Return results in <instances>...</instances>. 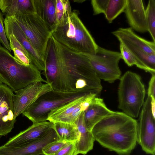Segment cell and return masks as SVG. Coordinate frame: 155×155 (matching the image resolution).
<instances>
[{
  "instance_id": "6da1fadb",
  "label": "cell",
  "mask_w": 155,
  "mask_h": 155,
  "mask_svg": "<svg viewBox=\"0 0 155 155\" xmlns=\"http://www.w3.org/2000/svg\"><path fill=\"white\" fill-rule=\"evenodd\" d=\"M45 69L42 72L54 91L71 92L84 91L99 96L101 80L85 55L73 51L52 36L45 58Z\"/></svg>"
},
{
  "instance_id": "7a4b0ae2",
  "label": "cell",
  "mask_w": 155,
  "mask_h": 155,
  "mask_svg": "<svg viewBox=\"0 0 155 155\" xmlns=\"http://www.w3.org/2000/svg\"><path fill=\"white\" fill-rule=\"evenodd\" d=\"M137 122L123 112L114 111L97 123L91 132L104 147L119 155H130L137 142Z\"/></svg>"
},
{
  "instance_id": "3957f363",
  "label": "cell",
  "mask_w": 155,
  "mask_h": 155,
  "mask_svg": "<svg viewBox=\"0 0 155 155\" xmlns=\"http://www.w3.org/2000/svg\"><path fill=\"white\" fill-rule=\"evenodd\" d=\"M74 10L67 20L51 31L52 36L59 43L74 52L87 55H94L98 45Z\"/></svg>"
},
{
  "instance_id": "277c9868",
  "label": "cell",
  "mask_w": 155,
  "mask_h": 155,
  "mask_svg": "<svg viewBox=\"0 0 155 155\" xmlns=\"http://www.w3.org/2000/svg\"><path fill=\"white\" fill-rule=\"evenodd\" d=\"M0 82L13 91L38 82L48 84L33 64L27 66L18 62L0 43Z\"/></svg>"
},
{
  "instance_id": "5b68a950",
  "label": "cell",
  "mask_w": 155,
  "mask_h": 155,
  "mask_svg": "<svg viewBox=\"0 0 155 155\" xmlns=\"http://www.w3.org/2000/svg\"><path fill=\"white\" fill-rule=\"evenodd\" d=\"M146 90L140 76L127 71L120 78L118 108L133 118L137 117L144 102Z\"/></svg>"
},
{
  "instance_id": "8992f818",
  "label": "cell",
  "mask_w": 155,
  "mask_h": 155,
  "mask_svg": "<svg viewBox=\"0 0 155 155\" xmlns=\"http://www.w3.org/2000/svg\"><path fill=\"white\" fill-rule=\"evenodd\" d=\"M90 93L84 91L65 92L52 90L40 96L22 114L33 123L45 121L52 110Z\"/></svg>"
},
{
  "instance_id": "52a82bcc",
  "label": "cell",
  "mask_w": 155,
  "mask_h": 155,
  "mask_svg": "<svg viewBox=\"0 0 155 155\" xmlns=\"http://www.w3.org/2000/svg\"><path fill=\"white\" fill-rule=\"evenodd\" d=\"M14 16L34 48L45 61L48 43L52 36L49 27L35 13Z\"/></svg>"
},
{
  "instance_id": "ba28073f",
  "label": "cell",
  "mask_w": 155,
  "mask_h": 155,
  "mask_svg": "<svg viewBox=\"0 0 155 155\" xmlns=\"http://www.w3.org/2000/svg\"><path fill=\"white\" fill-rule=\"evenodd\" d=\"M84 54L89 58L100 80L112 83L120 78L121 72L119 63L122 57L120 52L108 50L98 46L94 55Z\"/></svg>"
},
{
  "instance_id": "9c48e42d",
  "label": "cell",
  "mask_w": 155,
  "mask_h": 155,
  "mask_svg": "<svg viewBox=\"0 0 155 155\" xmlns=\"http://www.w3.org/2000/svg\"><path fill=\"white\" fill-rule=\"evenodd\" d=\"M151 101L150 97L147 96L139 114L137 142L146 153L155 155V117L152 113Z\"/></svg>"
},
{
  "instance_id": "30bf717a",
  "label": "cell",
  "mask_w": 155,
  "mask_h": 155,
  "mask_svg": "<svg viewBox=\"0 0 155 155\" xmlns=\"http://www.w3.org/2000/svg\"><path fill=\"white\" fill-rule=\"evenodd\" d=\"M52 90L49 84L38 82L15 91V94L13 95L14 119L27 110L40 96Z\"/></svg>"
},
{
  "instance_id": "8fae6325",
  "label": "cell",
  "mask_w": 155,
  "mask_h": 155,
  "mask_svg": "<svg viewBox=\"0 0 155 155\" xmlns=\"http://www.w3.org/2000/svg\"><path fill=\"white\" fill-rule=\"evenodd\" d=\"M13 92L6 84L0 82V137L5 136L14 127Z\"/></svg>"
},
{
  "instance_id": "7c38bea8",
  "label": "cell",
  "mask_w": 155,
  "mask_h": 155,
  "mask_svg": "<svg viewBox=\"0 0 155 155\" xmlns=\"http://www.w3.org/2000/svg\"><path fill=\"white\" fill-rule=\"evenodd\" d=\"M6 36L13 34L28 54L31 62L39 70L44 71L45 62L38 54L14 16L6 17L4 21Z\"/></svg>"
},
{
  "instance_id": "4fadbf2b",
  "label": "cell",
  "mask_w": 155,
  "mask_h": 155,
  "mask_svg": "<svg viewBox=\"0 0 155 155\" xmlns=\"http://www.w3.org/2000/svg\"><path fill=\"white\" fill-rule=\"evenodd\" d=\"M53 127V123L49 121L33 123L26 129L10 138L3 145L8 147H16L33 142L43 137Z\"/></svg>"
},
{
  "instance_id": "5bb4252c",
  "label": "cell",
  "mask_w": 155,
  "mask_h": 155,
  "mask_svg": "<svg viewBox=\"0 0 155 155\" xmlns=\"http://www.w3.org/2000/svg\"><path fill=\"white\" fill-rule=\"evenodd\" d=\"M53 128L42 138L19 146H0V155H36L43 153V147L48 143L59 139Z\"/></svg>"
},
{
  "instance_id": "9a60e30c",
  "label": "cell",
  "mask_w": 155,
  "mask_h": 155,
  "mask_svg": "<svg viewBox=\"0 0 155 155\" xmlns=\"http://www.w3.org/2000/svg\"><path fill=\"white\" fill-rule=\"evenodd\" d=\"M124 11L132 29L140 33L148 31L145 10L142 0H127Z\"/></svg>"
},
{
  "instance_id": "2e32d148",
  "label": "cell",
  "mask_w": 155,
  "mask_h": 155,
  "mask_svg": "<svg viewBox=\"0 0 155 155\" xmlns=\"http://www.w3.org/2000/svg\"><path fill=\"white\" fill-rule=\"evenodd\" d=\"M113 111L109 109L103 99L97 97L91 105L84 111L85 125L89 131L99 121L106 116L112 113Z\"/></svg>"
},
{
  "instance_id": "e0dca14e",
  "label": "cell",
  "mask_w": 155,
  "mask_h": 155,
  "mask_svg": "<svg viewBox=\"0 0 155 155\" xmlns=\"http://www.w3.org/2000/svg\"><path fill=\"white\" fill-rule=\"evenodd\" d=\"M112 33L120 42H128L138 47L148 54H155V42L147 41L138 36L130 27L119 28Z\"/></svg>"
},
{
  "instance_id": "ac0fdd59",
  "label": "cell",
  "mask_w": 155,
  "mask_h": 155,
  "mask_svg": "<svg viewBox=\"0 0 155 155\" xmlns=\"http://www.w3.org/2000/svg\"><path fill=\"white\" fill-rule=\"evenodd\" d=\"M0 10L6 17L35 13L32 0H0Z\"/></svg>"
},
{
  "instance_id": "d6986e66",
  "label": "cell",
  "mask_w": 155,
  "mask_h": 155,
  "mask_svg": "<svg viewBox=\"0 0 155 155\" xmlns=\"http://www.w3.org/2000/svg\"><path fill=\"white\" fill-rule=\"evenodd\" d=\"M84 111L82 112L74 123L80 134L79 140L75 143L77 155H85L93 147L95 139L91 131L86 127L84 119Z\"/></svg>"
},
{
  "instance_id": "ffe728a7",
  "label": "cell",
  "mask_w": 155,
  "mask_h": 155,
  "mask_svg": "<svg viewBox=\"0 0 155 155\" xmlns=\"http://www.w3.org/2000/svg\"><path fill=\"white\" fill-rule=\"evenodd\" d=\"M55 0H32L35 13L48 25L51 31L56 25Z\"/></svg>"
},
{
  "instance_id": "44dd1931",
  "label": "cell",
  "mask_w": 155,
  "mask_h": 155,
  "mask_svg": "<svg viewBox=\"0 0 155 155\" xmlns=\"http://www.w3.org/2000/svg\"><path fill=\"white\" fill-rule=\"evenodd\" d=\"M87 95L80 97L52 110L48 114L47 120L53 123L60 122L68 116L76 108L80 105Z\"/></svg>"
},
{
  "instance_id": "7402d4cb",
  "label": "cell",
  "mask_w": 155,
  "mask_h": 155,
  "mask_svg": "<svg viewBox=\"0 0 155 155\" xmlns=\"http://www.w3.org/2000/svg\"><path fill=\"white\" fill-rule=\"evenodd\" d=\"M53 124L54 129L59 139L71 143L79 140V133L74 124L56 122Z\"/></svg>"
},
{
  "instance_id": "603a6c76",
  "label": "cell",
  "mask_w": 155,
  "mask_h": 155,
  "mask_svg": "<svg viewBox=\"0 0 155 155\" xmlns=\"http://www.w3.org/2000/svg\"><path fill=\"white\" fill-rule=\"evenodd\" d=\"M9 41L11 49L14 53V58L18 62L25 65L32 64L28 53L13 34L6 35Z\"/></svg>"
},
{
  "instance_id": "cb8c5ba5",
  "label": "cell",
  "mask_w": 155,
  "mask_h": 155,
  "mask_svg": "<svg viewBox=\"0 0 155 155\" xmlns=\"http://www.w3.org/2000/svg\"><path fill=\"white\" fill-rule=\"evenodd\" d=\"M56 25H61L68 19L72 13L70 2L67 0H55Z\"/></svg>"
},
{
  "instance_id": "d4e9b609",
  "label": "cell",
  "mask_w": 155,
  "mask_h": 155,
  "mask_svg": "<svg viewBox=\"0 0 155 155\" xmlns=\"http://www.w3.org/2000/svg\"><path fill=\"white\" fill-rule=\"evenodd\" d=\"M127 0H109L104 15L109 23L123 12L126 7Z\"/></svg>"
},
{
  "instance_id": "484cf974",
  "label": "cell",
  "mask_w": 155,
  "mask_h": 155,
  "mask_svg": "<svg viewBox=\"0 0 155 155\" xmlns=\"http://www.w3.org/2000/svg\"><path fill=\"white\" fill-rule=\"evenodd\" d=\"M148 31L155 42V0H150L145 10Z\"/></svg>"
},
{
  "instance_id": "4316f807",
  "label": "cell",
  "mask_w": 155,
  "mask_h": 155,
  "mask_svg": "<svg viewBox=\"0 0 155 155\" xmlns=\"http://www.w3.org/2000/svg\"><path fill=\"white\" fill-rule=\"evenodd\" d=\"M71 143L59 139L48 143L43 147L42 151L46 155H54L63 147Z\"/></svg>"
},
{
  "instance_id": "83f0119b",
  "label": "cell",
  "mask_w": 155,
  "mask_h": 155,
  "mask_svg": "<svg viewBox=\"0 0 155 155\" xmlns=\"http://www.w3.org/2000/svg\"><path fill=\"white\" fill-rule=\"evenodd\" d=\"M120 49L122 59L128 66L131 67L134 65L137 66V62L134 57L125 45L120 42Z\"/></svg>"
},
{
  "instance_id": "f1b7e54d",
  "label": "cell",
  "mask_w": 155,
  "mask_h": 155,
  "mask_svg": "<svg viewBox=\"0 0 155 155\" xmlns=\"http://www.w3.org/2000/svg\"><path fill=\"white\" fill-rule=\"evenodd\" d=\"M109 0H92L91 4L93 11V15H96L104 14Z\"/></svg>"
},
{
  "instance_id": "f546056e",
  "label": "cell",
  "mask_w": 155,
  "mask_h": 155,
  "mask_svg": "<svg viewBox=\"0 0 155 155\" xmlns=\"http://www.w3.org/2000/svg\"><path fill=\"white\" fill-rule=\"evenodd\" d=\"M4 19L0 10V43L2 44L3 47L10 52L11 50L9 43L6 35L4 26Z\"/></svg>"
},
{
  "instance_id": "4dcf8cb0",
  "label": "cell",
  "mask_w": 155,
  "mask_h": 155,
  "mask_svg": "<svg viewBox=\"0 0 155 155\" xmlns=\"http://www.w3.org/2000/svg\"><path fill=\"white\" fill-rule=\"evenodd\" d=\"M75 142L71 143L65 146L54 155H77Z\"/></svg>"
},
{
  "instance_id": "1f68e13d",
  "label": "cell",
  "mask_w": 155,
  "mask_h": 155,
  "mask_svg": "<svg viewBox=\"0 0 155 155\" xmlns=\"http://www.w3.org/2000/svg\"><path fill=\"white\" fill-rule=\"evenodd\" d=\"M97 97H98L97 95L94 93H91L87 95L80 104L81 112H84L86 110Z\"/></svg>"
},
{
  "instance_id": "d6a6232c",
  "label": "cell",
  "mask_w": 155,
  "mask_h": 155,
  "mask_svg": "<svg viewBox=\"0 0 155 155\" xmlns=\"http://www.w3.org/2000/svg\"><path fill=\"white\" fill-rule=\"evenodd\" d=\"M81 112L80 110V105L68 116L62 120L60 122L73 124Z\"/></svg>"
},
{
  "instance_id": "836d02e7",
  "label": "cell",
  "mask_w": 155,
  "mask_h": 155,
  "mask_svg": "<svg viewBox=\"0 0 155 155\" xmlns=\"http://www.w3.org/2000/svg\"><path fill=\"white\" fill-rule=\"evenodd\" d=\"M151 75L149 83L147 96L155 98V74Z\"/></svg>"
},
{
  "instance_id": "e575fe53",
  "label": "cell",
  "mask_w": 155,
  "mask_h": 155,
  "mask_svg": "<svg viewBox=\"0 0 155 155\" xmlns=\"http://www.w3.org/2000/svg\"><path fill=\"white\" fill-rule=\"evenodd\" d=\"M150 97L151 111L153 117H155V98L152 97Z\"/></svg>"
},
{
  "instance_id": "d590c367",
  "label": "cell",
  "mask_w": 155,
  "mask_h": 155,
  "mask_svg": "<svg viewBox=\"0 0 155 155\" xmlns=\"http://www.w3.org/2000/svg\"><path fill=\"white\" fill-rule=\"evenodd\" d=\"M85 1V0H75V1H74V2H77L78 3H82V2H84Z\"/></svg>"
},
{
  "instance_id": "8d00e7d4",
  "label": "cell",
  "mask_w": 155,
  "mask_h": 155,
  "mask_svg": "<svg viewBox=\"0 0 155 155\" xmlns=\"http://www.w3.org/2000/svg\"><path fill=\"white\" fill-rule=\"evenodd\" d=\"M36 155H45L43 153H40L39 154H38Z\"/></svg>"
}]
</instances>
